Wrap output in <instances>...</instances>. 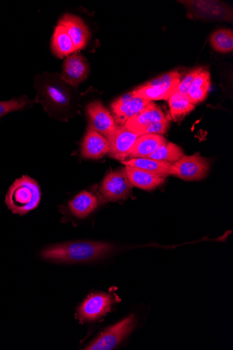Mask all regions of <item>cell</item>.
<instances>
[{
  "instance_id": "6da1fadb",
  "label": "cell",
  "mask_w": 233,
  "mask_h": 350,
  "mask_svg": "<svg viewBox=\"0 0 233 350\" xmlns=\"http://www.w3.org/2000/svg\"><path fill=\"white\" fill-rule=\"evenodd\" d=\"M115 249L113 244L105 242H70L49 246L42 251L41 256L52 262L81 263L105 258Z\"/></svg>"
},
{
  "instance_id": "7a4b0ae2",
  "label": "cell",
  "mask_w": 233,
  "mask_h": 350,
  "mask_svg": "<svg viewBox=\"0 0 233 350\" xmlns=\"http://www.w3.org/2000/svg\"><path fill=\"white\" fill-rule=\"evenodd\" d=\"M38 100L50 116L58 117L70 110L72 101L71 84L59 75L44 74L36 79Z\"/></svg>"
},
{
  "instance_id": "3957f363",
  "label": "cell",
  "mask_w": 233,
  "mask_h": 350,
  "mask_svg": "<svg viewBox=\"0 0 233 350\" xmlns=\"http://www.w3.org/2000/svg\"><path fill=\"white\" fill-rule=\"evenodd\" d=\"M41 196L39 183L30 176L23 175L9 187L5 204L13 214L23 216L38 207Z\"/></svg>"
},
{
  "instance_id": "277c9868",
  "label": "cell",
  "mask_w": 233,
  "mask_h": 350,
  "mask_svg": "<svg viewBox=\"0 0 233 350\" xmlns=\"http://www.w3.org/2000/svg\"><path fill=\"white\" fill-rule=\"evenodd\" d=\"M136 317L135 314L127 317L118 324L108 328L92 341L85 349L111 350L115 348L135 329Z\"/></svg>"
},
{
  "instance_id": "5b68a950",
  "label": "cell",
  "mask_w": 233,
  "mask_h": 350,
  "mask_svg": "<svg viewBox=\"0 0 233 350\" xmlns=\"http://www.w3.org/2000/svg\"><path fill=\"white\" fill-rule=\"evenodd\" d=\"M173 166L174 176L186 181H196L206 177L210 163L208 159L199 154L184 155Z\"/></svg>"
},
{
  "instance_id": "8992f818",
  "label": "cell",
  "mask_w": 233,
  "mask_h": 350,
  "mask_svg": "<svg viewBox=\"0 0 233 350\" xmlns=\"http://www.w3.org/2000/svg\"><path fill=\"white\" fill-rule=\"evenodd\" d=\"M114 302V298L111 295L92 294L78 308V319L82 322L98 321L111 310Z\"/></svg>"
},
{
  "instance_id": "52a82bcc",
  "label": "cell",
  "mask_w": 233,
  "mask_h": 350,
  "mask_svg": "<svg viewBox=\"0 0 233 350\" xmlns=\"http://www.w3.org/2000/svg\"><path fill=\"white\" fill-rule=\"evenodd\" d=\"M86 111L90 129L109 141L118 126L109 111L101 102L94 101L87 105Z\"/></svg>"
},
{
  "instance_id": "ba28073f",
  "label": "cell",
  "mask_w": 233,
  "mask_h": 350,
  "mask_svg": "<svg viewBox=\"0 0 233 350\" xmlns=\"http://www.w3.org/2000/svg\"><path fill=\"white\" fill-rule=\"evenodd\" d=\"M132 187L124 169L109 173L100 189L107 201L117 202L126 199L131 193Z\"/></svg>"
},
{
  "instance_id": "9c48e42d",
  "label": "cell",
  "mask_w": 233,
  "mask_h": 350,
  "mask_svg": "<svg viewBox=\"0 0 233 350\" xmlns=\"http://www.w3.org/2000/svg\"><path fill=\"white\" fill-rule=\"evenodd\" d=\"M189 14L197 18L232 21V10L223 3L216 1H184Z\"/></svg>"
},
{
  "instance_id": "30bf717a",
  "label": "cell",
  "mask_w": 233,
  "mask_h": 350,
  "mask_svg": "<svg viewBox=\"0 0 233 350\" xmlns=\"http://www.w3.org/2000/svg\"><path fill=\"white\" fill-rule=\"evenodd\" d=\"M150 101L135 96L132 92L126 93L112 105L114 120L118 126H124L126 122L142 111Z\"/></svg>"
},
{
  "instance_id": "8fae6325",
  "label": "cell",
  "mask_w": 233,
  "mask_h": 350,
  "mask_svg": "<svg viewBox=\"0 0 233 350\" xmlns=\"http://www.w3.org/2000/svg\"><path fill=\"white\" fill-rule=\"evenodd\" d=\"M90 74L87 59L81 54L74 52L66 58L61 77L73 86H77L85 81Z\"/></svg>"
},
{
  "instance_id": "7c38bea8",
  "label": "cell",
  "mask_w": 233,
  "mask_h": 350,
  "mask_svg": "<svg viewBox=\"0 0 233 350\" xmlns=\"http://www.w3.org/2000/svg\"><path fill=\"white\" fill-rule=\"evenodd\" d=\"M139 136L124 126H118L117 129L109 141V154L121 162L128 160L129 152Z\"/></svg>"
},
{
  "instance_id": "4fadbf2b",
  "label": "cell",
  "mask_w": 233,
  "mask_h": 350,
  "mask_svg": "<svg viewBox=\"0 0 233 350\" xmlns=\"http://www.w3.org/2000/svg\"><path fill=\"white\" fill-rule=\"evenodd\" d=\"M110 144L101 134L89 127L81 144V154L90 160H98L109 154Z\"/></svg>"
},
{
  "instance_id": "5bb4252c",
  "label": "cell",
  "mask_w": 233,
  "mask_h": 350,
  "mask_svg": "<svg viewBox=\"0 0 233 350\" xmlns=\"http://www.w3.org/2000/svg\"><path fill=\"white\" fill-rule=\"evenodd\" d=\"M58 24L66 28L77 51L86 46L90 33L87 26L81 18L72 14H66L61 18Z\"/></svg>"
},
{
  "instance_id": "9a60e30c",
  "label": "cell",
  "mask_w": 233,
  "mask_h": 350,
  "mask_svg": "<svg viewBox=\"0 0 233 350\" xmlns=\"http://www.w3.org/2000/svg\"><path fill=\"white\" fill-rule=\"evenodd\" d=\"M165 116L161 108L150 102L142 111L128 119L124 126L138 135L145 127L163 120Z\"/></svg>"
},
{
  "instance_id": "2e32d148",
  "label": "cell",
  "mask_w": 233,
  "mask_h": 350,
  "mask_svg": "<svg viewBox=\"0 0 233 350\" xmlns=\"http://www.w3.org/2000/svg\"><path fill=\"white\" fill-rule=\"evenodd\" d=\"M167 143V140L162 135L150 134L141 135L137 138L133 146L128 158H147Z\"/></svg>"
},
{
  "instance_id": "e0dca14e",
  "label": "cell",
  "mask_w": 233,
  "mask_h": 350,
  "mask_svg": "<svg viewBox=\"0 0 233 350\" xmlns=\"http://www.w3.org/2000/svg\"><path fill=\"white\" fill-rule=\"evenodd\" d=\"M126 175L133 186L146 190H152L165 182V178L147 171L130 166L124 168Z\"/></svg>"
},
{
  "instance_id": "ac0fdd59",
  "label": "cell",
  "mask_w": 233,
  "mask_h": 350,
  "mask_svg": "<svg viewBox=\"0 0 233 350\" xmlns=\"http://www.w3.org/2000/svg\"><path fill=\"white\" fill-rule=\"evenodd\" d=\"M122 163L125 166L137 167L163 178L174 176V174L173 164L150 158L129 159Z\"/></svg>"
},
{
  "instance_id": "d6986e66",
  "label": "cell",
  "mask_w": 233,
  "mask_h": 350,
  "mask_svg": "<svg viewBox=\"0 0 233 350\" xmlns=\"http://www.w3.org/2000/svg\"><path fill=\"white\" fill-rule=\"evenodd\" d=\"M180 81L156 86L141 85L132 91V92L135 96L150 102L154 100H167Z\"/></svg>"
},
{
  "instance_id": "ffe728a7",
  "label": "cell",
  "mask_w": 233,
  "mask_h": 350,
  "mask_svg": "<svg viewBox=\"0 0 233 350\" xmlns=\"http://www.w3.org/2000/svg\"><path fill=\"white\" fill-rule=\"evenodd\" d=\"M211 87V78L209 71L205 68L194 79L187 96L189 102L195 105L204 102Z\"/></svg>"
},
{
  "instance_id": "44dd1931",
  "label": "cell",
  "mask_w": 233,
  "mask_h": 350,
  "mask_svg": "<svg viewBox=\"0 0 233 350\" xmlns=\"http://www.w3.org/2000/svg\"><path fill=\"white\" fill-rule=\"evenodd\" d=\"M97 198L92 193L83 191L69 203L70 210L72 214L83 219L89 216L98 207Z\"/></svg>"
},
{
  "instance_id": "7402d4cb",
  "label": "cell",
  "mask_w": 233,
  "mask_h": 350,
  "mask_svg": "<svg viewBox=\"0 0 233 350\" xmlns=\"http://www.w3.org/2000/svg\"><path fill=\"white\" fill-rule=\"evenodd\" d=\"M51 47L54 54L60 58L69 56L77 51L66 28L59 24L55 29Z\"/></svg>"
},
{
  "instance_id": "603a6c76",
  "label": "cell",
  "mask_w": 233,
  "mask_h": 350,
  "mask_svg": "<svg viewBox=\"0 0 233 350\" xmlns=\"http://www.w3.org/2000/svg\"><path fill=\"white\" fill-rule=\"evenodd\" d=\"M171 117L179 120L194 109L195 106L189 100L187 95L174 90L169 99Z\"/></svg>"
},
{
  "instance_id": "cb8c5ba5",
  "label": "cell",
  "mask_w": 233,
  "mask_h": 350,
  "mask_svg": "<svg viewBox=\"0 0 233 350\" xmlns=\"http://www.w3.org/2000/svg\"><path fill=\"white\" fill-rule=\"evenodd\" d=\"M184 155V152L180 146L173 143H167L147 158L174 164Z\"/></svg>"
},
{
  "instance_id": "d4e9b609",
  "label": "cell",
  "mask_w": 233,
  "mask_h": 350,
  "mask_svg": "<svg viewBox=\"0 0 233 350\" xmlns=\"http://www.w3.org/2000/svg\"><path fill=\"white\" fill-rule=\"evenodd\" d=\"M212 47L219 53H230L233 50V31L228 29H218L210 37Z\"/></svg>"
},
{
  "instance_id": "484cf974",
  "label": "cell",
  "mask_w": 233,
  "mask_h": 350,
  "mask_svg": "<svg viewBox=\"0 0 233 350\" xmlns=\"http://www.w3.org/2000/svg\"><path fill=\"white\" fill-rule=\"evenodd\" d=\"M30 103L31 101L26 96L0 101V120L10 113L23 110Z\"/></svg>"
},
{
  "instance_id": "4316f807",
  "label": "cell",
  "mask_w": 233,
  "mask_h": 350,
  "mask_svg": "<svg viewBox=\"0 0 233 350\" xmlns=\"http://www.w3.org/2000/svg\"><path fill=\"white\" fill-rule=\"evenodd\" d=\"M172 120L170 115L165 116V118L156 122H154L139 132L138 136L144 135H162L167 133L169 127Z\"/></svg>"
},
{
  "instance_id": "83f0119b",
  "label": "cell",
  "mask_w": 233,
  "mask_h": 350,
  "mask_svg": "<svg viewBox=\"0 0 233 350\" xmlns=\"http://www.w3.org/2000/svg\"><path fill=\"white\" fill-rule=\"evenodd\" d=\"M181 74L178 71H173L169 73L164 74L161 75L148 82L145 83L143 85L145 86H156L161 85L165 84H169L174 83L176 81L181 80Z\"/></svg>"
},
{
  "instance_id": "f1b7e54d",
  "label": "cell",
  "mask_w": 233,
  "mask_h": 350,
  "mask_svg": "<svg viewBox=\"0 0 233 350\" xmlns=\"http://www.w3.org/2000/svg\"><path fill=\"white\" fill-rule=\"evenodd\" d=\"M203 70L204 68H199L190 72L182 80L180 81L175 90L179 93L187 95L194 79Z\"/></svg>"
}]
</instances>
